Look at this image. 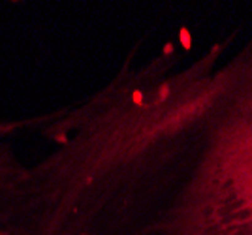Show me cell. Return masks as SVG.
<instances>
[{
  "label": "cell",
  "mask_w": 252,
  "mask_h": 235,
  "mask_svg": "<svg viewBox=\"0 0 252 235\" xmlns=\"http://www.w3.org/2000/svg\"><path fill=\"white\" fill-rule=\"evenodd\" d=\"M17 126H19V122H0V137L11 134Z\"/></svg>",
  "instance_id": "1"
},
{
  "label": "cell",
  "mask_w": 252,
  "mask_h": 235,
  "mask_svg": "<svg viewBox=\"0 0 252 235\" xmlns=\"http://www.w3.org/2000/svg\"><path fill=\"white\" fill-rule=\"evenodd\" d=\"M0 235H9V233H8L6 230H2V228H0Z\"/></svg>",
  "instance_id": "2"
}]
</instances>
